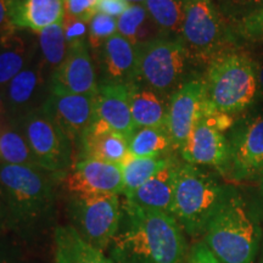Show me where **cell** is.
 <instances>
[{"mask_svg":"<svg viewBox=\"0 0 263 263\" xmlns=\"http://www.w3.org/2000/svg\"><path fill=\"white\" fill-rule=\"evenodd\" d=\"M4 233H6V206L4 192L0 185V234Z\"/></svg>","mask_w":263,"mask_h":263,"instance_id":"obj_40","label":"cell"},{"mask_svg":"<svg viewBox=\"0 0 263 263\" xmlns=\"http://www.w3.org/2000/svg\"><path fill=\"white\" fill-rule=\"evenodd\" d=\"M49 88L72 94H98L99 84L87 42L68 45L64 62L51 74Z\"/></svg>","mask_w":263,"mask_h":263,"instance_id":"obj_16","label":"cell"},{"mask_svg":"<svg viewBox=\"0 0 263 263\" xmlns=\"http://www.w3.org/2000/svg\"><path fill=\"white\" fill-rule=\"evenodd\" d=\"M15 31L16 28H14L9 20L8 0H0V38Z\"/></svg>","mask_w":263,"mask_h":263,"instance_id":"obj_38","label":"cell"},{"mask_svg":"<svg viewBox=\"0 0 263 263\" xmlns=\"http://www.w3.org/2000/svg\"><path fill=\"white\" fill-rule=\"evenodd\" d=\"M137 48L138 82L160 95L173 94L182 85L190 58L182 39L157 37Z\"/></svg>","mask_w":263,"mask_h":263,"instance_id":"obj_6","label":"cell"},{"mask_svg":"<svg viewBox=\"0 0 263 263\" xmlns=\"http://www.w3.org/2000/svg\"><path fill=\"white\" fill-rule=\"evenodd\" d=\"M103 64L105 81L138 84V48L118 33L103 45Z\"/></svg>","mask_w":263,"mask_h":263,"instance_id":"obj_20","label":"cell"},{"mask_svg":"<svg viewBox=\"0 0 263 263\" xmlns=\"http://www.w3.org/2000/svg\"><path fill=\"white\" fill-rule=\"evenodd\" d=\"M107 252L114 263H185L189 257L184 230L172 215L141 209L128 200Z\"/></svg>","mask_w":263,"mask_h":263,"instance_id":"obj_1","label":"cell"},{"mask_svg":"<svg viewBox=\"0 0 263 263\" xmlns=\"http://www.w3.org/2000/svg\"><path fill=\"white\" fill-rule=\"evenodd\" d=\"M62 28H64L67 44L71 45L73 43L85 41L87 33L89 32V24H85L83 21L65 14L62 18Z\"/></svg>","mask_w":263,"mask_h":263,"instance_id":"obj_35","label":"cell"},{"mask_svg":"<svg viewBox=\"0 0 263 263\" xmlns=\"http://www.w3.org/2000/svg\"><path fill=\"white\" fill-rule=\"evenodd\" d=\"M186 263H221L217 259L203 241L196 244L189 252Z\"/></svg>","mask_w":263,"mask_h":263,"instance_id":"obj_37","label":"cell"},{"mask_svg":"<svg viewBox=\"0 0 263 263\" xmlns=\"http://www.w3.org/2000/svg\"><path fill=\"white\" fill-rule=\"evenodd\" d=\"M117 33V18L105 14H95L89 22L88 41L93 50L103 48L108 38Z\"/></svg>","mask_w":263,"mask_h":263,"instance_id":"obj_31","label":"cell"},{"mask_svg":"<svg viewBox=\"0 0 263 263\" xmlns=\"http://www.w3.org/2000/svg\"><path fill=\"white\" fill-rule=\"evenodd\" d=\"M255 180L256 183H257V190H258L259 196H261L263 200V170L257 174V177H256Z\"/></svg>","mask_w":263,"mask_h":263,"instance_id":"obj_42","label":"cell"},{"mask_svg":"<svg viewBox=\"0 0 263 263\" xmlns=\"http://www.w3.org/2000/svg\"><path fill=\"white\" fill-rule=\"evenodd\" d=\"M261 235L255 212L241 194L228 188L207 226L203 242L221 263H255Z\"/></svg>","mask_w":263,"mask_h":263,"instance_id":"obj_3","label":"cell"},{"mask_svg":"<svg viewBox=\"0 0 263 263\" xmlns=\"http://www.w3.org/2000/svg\"><path fill=\"white\" fill-rule=\"evenodd\" d=\"M234 31L242 41L263 44V8L241 16L236 21Z\"/></svg>","mask_w":263,"mask_h":263,"instance_id":"obj_32","label":"cell"},{"mask_svg":"<svg viewBox=\"0 0 263 263\" xmlns=\"http://www.w3.org/2000/svg\"><path fill=\"white\" fill-rule=\"evenodd\" d=\"M129 5L127 0H99L97 9L100 14L118 18L129 8Z\"/></svg>","mask_w":263,"mask_h":263,"instance_id":"obj_36","label":"cell"},{"mask_svg":"<svg viewBox=\"0 0 263 263\" xmlns=\"http://www.w3.org/2000/svg\"><path fill=\"white\" fill-rule=\"evenodd\" d=\"M71 195H120L124 193L122 166L95 159H82L64 176Z\"/></svg>","mask_w":263,"mask_h":263,"instance_id":"obj_15","label":"cell"},{"mask_svg":"<svg viewBox=\"0 0 263 263\" xmlns=\"http://www.w3.org/2000/svg\"><path fill=\"white\" fill-rule=\"evenodd\" d=\"M83 159H95L122 164L130 155L128 139L103 121L97 120L81 140Z\"/></svg>","mask_w":263,"mask_h":263,"instance_id":"obj_19","label":"cell"},{"mask_svg":"<svg viewBox=\"0 0 263 263\" xmlns=\"http://www.w3.org/2000/svg\"><path fill=\"white\" fill-rule=\"evenodd\" d=\"M0 163L38 167L24 132L17 124L0 122Z\"/></svg>","mask_w":263,"mask_h":263,"instance_id":"obj_26","label":"cell"},{"mask_svg":"<svg viewBox=\"0 0 263 263\" xmlns=\"http://www.w3.org/2000/svg\"><path fill=\"white\" fill-rule=\"evenodd\" d=\"M228 188L212 173L195 164H178L174 183L172 215L184 233L194 239L205 234L207 226L221 206Z\"/></svg>","mask_w":263,"mask_h":263,"instance_id":"obj_5","label":"cell"},{"mask_svg":"<svg viewBox=\"0 0 263 263\" xmlns=\"http://www.w3.org/2000/svg\"><path fill=\"white\" fill-rule=\"evenodd\" d=\"M203 82L209 107L234 117L257 98V62L245 52L223 51L209 62Z\"/></svg>","mask_w":263,"mask_h":263,"instance_id":"obj_4","label":"cell"},{"mask_svg":"<svg viewBox=\"0 0 263 263\" xmlns=\"http://www.w3.org/2000/svg\"><path fill=\"white\" fill-rule=\"evenodd\" d=\"M97 120L103 121L128 140L137 130L130 111L129 85L103 81L97 94Z\"/></svg>","mask_w":263,"mask_h":263,"instance_id":"obj_17","label":"cell"},{"mask_svg":"<svg viewBox=\"0 0 263 263\" xmlns=\"http://www.w3.org/2000/svg\"><path fill=\"white\" fill-rule=\"evenodd\" d=\"M128 149L133 157H162L174 146L166 127H144L134 132Z\"/></svg>","mask_w":263,"mask_h":263,"instance_id":"obj_27","label":"cell"},{"mask_svg":"<svg viewBox=\"0 0 263 263\" xmlns=\"http://www.w3.org/2000/svg\"><path fill=\"white\" fill-rule=\"evenodd\" d=\"M233 3L239 5L240 8L244 6V8L248 9V12H246V14H250V12L256 11V10L263 8V0H233Z\"/></svg>","mask_w":263,"mask_h":263,"instance_id":"obj_39","label":"cell"},{"mask_svg":"<svg viewBox=\"0 0 263 263\" xmlns=\"http://www.w3.org/2000/svg\"><path fill=\"white\" fill-rule=\"evenodd\" d=\"M26 35L16 29L0 38V87L8 84L37 55L38 45Z\"/></svg>","mask_w":263,"mask_h":263,"instance_id":"obj_23","label":"cell"},{"mask_svg":"<svg viewBox=\"0 0 263 263\" xmlns=\"http://www.w3.org/2000/svg\"><path fill=\"white\" fill-rule=\"evenodd\" d=\"M159 31L143 4L129 5L117 18V33L134 45L144 44L157 38L155 34Z\"/></svg>","mask_w":263,"mask_h":263,"instance_id":"obj_25","label":"cell"},{"mask_svg":"<svg viewBox=\"0 0 263 263\" xmlns=\"http://www.w3.org/2000/svg\"><path fill=\"white\" fill-rule=\"evenodd\" d=\"M223 17L212 0H185L180 39L190 57L209 59L218 54L226 41Z\"/></svg>","mask_w":263,"mask_h":263,"instance_id":"obj_9","label":"cell"},{"mask_svg":"<svg viewBox=\"0 0 263 263\" xmlns=\"http://www.w3.org/2000/svg\"><path fill=\"white\" fill-rule=\"evenodd\" d=\"M206 108L205 82L200 78L184 82L172 94L167 108L166 128L174 149H182Z\"/></svg>","mask_w":263,"mask_h":263,"instance_id":"obj_11","label":"cell"},{"mask_svg":"<svg viewBox=\"0 0 263 263\" xmlns=\"http://www.w3.org/2000/svg\"><path fill=\"white\" fill-rule=\"evenodd\" d=\"M12 123L24 132L39 168L55 176L71 168L72 143L43 107Z\"/></svg>","mask_w":263,"mask_h":263,"instance_id":"obj_8","label":"cell"},{"mask_svg":"<svg viewBox=\"0 0 263 263\" xmlns=\"http://www.w3.org/2000/svg\"><path fill=\"white\" fill-rule=\"evenodd\" d=\"M38 55L37 52L27 67L5 85L3 95L5 112L9 114L12 122H17L26 115L41 108L47 100L49 94L48 72Z\"/></svg>","mask_w":263,"mask_h":263,"instance_id":"obj_13","label":"cell"},{"mask_svg":"<svg viewBox=\"0 0 263 263\" xmlns=\"http://www.w3.org/2000/svg\"><path fill=\"white\" fill-rule=\"evenodd\" d=\"M128 3H133V4H143L146 0H127Z\"/></svg>","mask_w":263,"mask_h":263,"instance_id":"obj_45","label":"cell"},{"mask_svg":"<svg viewBox=\"0 0 263 263\" xmlns=\"http://www.w3.org/2000/svg\"><path fill=\"white\" fill-rule=\"evenodd\" d=\"M0 263H35L16 240H5L0 234Z\"/></svg>","mask_w":263,"mask_h":263,"instance_id":"obj_34","label":"cell"},{"mask_svg":"<svg viewBox=\"0 0 263 263\" xmlns=\"http://www.w3.org/2000/svg\"><path fill=\"white\" fill-rule=\"evenodd\" d=\"M178 164V161L173 159L153 178L144 183L130 195L126 196V200L141 209L171 215Z\"/></svg>","mask_w":263,"mask_h":263,"instance_id":"obj_21","label":"cell"},{"mask_svg":"<svg viewBox=\"0 0 263 263\" xmlns=\"http://www.w3.org/2000/svg\"><path fill=\"white\" fill-rule=\"evenodd\" d=\"M8 15L14 28L39 33L62 21L64 0H8Z\"/></svg>","mask_w":263,"mask_h":263,"instance_id":"obj_18","label":"cell"},{"mask_svg":"<svg viewBox=\"0 0 263 263\" xmlns=\"http://www.w3.org/2000/svg\"><path fill=\"white\" fill-rule=\"evenodd\" d=\"M184 161L195 166H206L229 177L230 147L228 138L206 115L194 127L182 149Z\"/></svg>","mask_w":263,"mask_h":263,"instance_id":"obj_14","label":"cell"},{"mask_svg":"<svg viewBox=\"0 0 263 263\" xmlns=\"http://www.w3.org/2000/svg\"><path fill=\"white\" fill-rule=\"evenodd\" d=\"M52 176L39 167L0 163L6 232L14 233L25 245L47 233L54 221L57 193Z\"/></svg>","mask_w":263,"mask_h":263,"instance_id":"obj_2","label":"cell"},{"mask_svg":"<svg viewBox=\"0 0 263 263\" xmlns=\"http://www.w3.org/2000/svg\"><path fill=\"white\" fill-rule=\"evenodd\" d=\"M172 156L162 157H133L128 156L126 162L122 164L124 196L130 195L139 186L146 183L155 174L163 170L172 161Z\"/></svg>","mask_w":263,"mask_h":263,"instance_id":"obj_28","label":"cell"},{"mask_svg":"<svg viewBox=\"0 0 263 263\" xmlns=\"http://www.w3.org/2000/svg\"><path fill=\"white\" fill-rule=\"evenodd\" d=\"M258 263H263V244L259 248V252H258Z\"/></svg>","mask_w":263,"mask_h":263,"instance_id":"obj_44","label":"cell"},{"mask_svg":"<svg viewBox=\"0 0 263 263\" xmlns=\"http://www.w3.org/2000/svg\"><path fill=\"white\" fill-rule=\"evenodd\" d=\"M130 111L136 128L166 127L168 104L162 95L138 84L129 85Z\"/></svg>","mask_w":263,"mask_h":263,"instance_id":"obj_24","label":"cell"},{"mask_svg":"<svg viewBox=\"0 0 263 263\" xmlns=\"http://www.w3.org/2000/svg\"><path fill=\"white\" fill-rule=\"evenodd\" d=\"M144 6L161 32L182 33L185 0H146Z\"/></svg>","mask_w":263,"mask_h":263,"instance_id":"obj_30","label":"cell"},{"mask_svg":"<svg viewBox=\"0 0 263 263\" xmlns=\"http://www.w3.org/2000/svg\"><path fill=\"white\" fill-rule=\"evenodd\" d=\"M228 141L230 178L238 182L255 179L263 170V112L234 123Z\"/></svg>","mask_w":263,"mask_h":263,"instance_id":"obj_10","label":"cell"},{"mask_svg":"<svg viewBox=\"0 0 263 263\" xmlns=\"http://www.w3.org/2000/svg\"><path fill=\"white\" fill-rule=\"evenodd\" d=\"M42 107L72 144H80L85 132L97 121V95L72 94L49 88Z\"/></svg>","mask_w":263,"mask_h":263,"instance_id":"obj_12","label":"cell"},{"mask_svg":"<svg viewBox=\"0 0 263 263\" xmlns=\"http://www.w3.org/2000/svg\"><path fill=\"white\" fill-rule=\"evenodd\" d=\"M258 66V94L263 97V61L257 62Z\"/></svg>","mask_w":263,"mask_h":263,"instance_id":"obj_41","label":"cell"},{"mask_svg":"<svg viewBox=\"0 0 263 263\" xmlns=\"http://www.w3.org/2000/svg\"><path fill=\"white\" fill-rule=\"evenodd\" d=\"M54 263H114L108 256L88 244L72 226H59L52 235Z\"/></svg>","mask_w":263,"mask_h":263,"instance_id":"obj_22","label":"cell"},{"mask_svg":"<svg viewBox=\"0 0 263 263\" xmlns=\"http://www.w3.org/2000/svg\"><path fill=\"white\" fill-rule=\"evenodd\" d=\"M99 0H64L65 14L89 24L95 14H98Z\"/></svg>","mask_w":263,"mask_h":263,"instance_id":"obj_33","label":"cell"},{"mask_svg":"<svg viewBox=\"0 0 263 263\" xmlns=\"http://www.w3.org/2000/svg\"><path fill=\"white\" fill-rule=\"evenodd\" d=\"M5 112V105H4V98H3L2 93H0V115Z\"/></svg>","mask_w":263,"mask_h":263,"instance_id":"obj_43","label":"cell"},{"mask_svg":"<svg viewBox=\"0 0 263 263\" xmlns=\"http://www.w3.org/2000/svg\"><path fill=\"white\" fill-rule=\"evenodd\" d=\"M68 212L73 228L88 244L107 251L122 218L118 195H72Z\"/></svg>","mask_w":263,"mask_h":263,"instance_id":"obj_7","label":"cell"},{"mask_svg":"<svg viewBox=\"0 0 263 263\" xmlns=\"http://www.w3.org/2000/svg\"><path fill=\"white\" fill-rule=\"evenodd\" d=\"M38 34V49L41 51V60L48 74L50 76L58 70L64 62L68 51L62 21L43 29Z\"/></svg>","mask_w":263,"mask_h":263,"instance_id":"obj_29","label":"cell"}]
</instances>
